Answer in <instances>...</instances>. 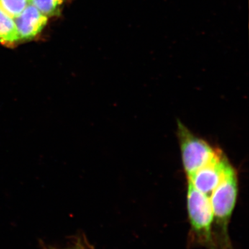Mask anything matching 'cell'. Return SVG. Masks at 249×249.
I'll list each match as a JSON object with an SVG mask.
<instances>
[{
	"instance_id": "4",
	"label": "cell",
	"mask_w": 249,
	"mask_h": 249,
	"mask_svg": "<svg viewBox=\"0 0 249 249\" xmlns=\"http://www.w3.org/2000/svg\"><path fill=\"white\" fill-rule=\"evenodd\" d=\"M233 168L227 156L222 152L213 160L188 178V181L197 191L210 196Z\"/></svg>"
},
{
	"instance_id": "5",
	"label": "cell",
	"mask_w": 249,
	"mask_h": 249,
	"mask_svg": "<svg viewBox=\"0 0 249 249\" xmlns=\"http://www.w3.org/2000/svg\"><path fill=\"white\" fill-rule=\"evenodd\" d=\"M14 19L18 36L22 40L35 37L45 28L47 22V16L31 3Z\"/></svg>"
},
{
	"instance_id": "8",
	"label": "cell",
	"mask_w": 249,
	"mask_h": 249,
	"mask_svg": "<svg viewBox=\"0 0 249 249\" xmlns=\"http://www.w3.org/2000/svg\"><path fill=\"white\" fill-rule=\"evenodd\" d=\"M29 4V0H0V9L14 19L18 17Z\"/></svg>"
},
{
	"instance_id": "7",
	"label": "cell",
	"mask_w": 249,
	"mask_h": 249,
	"mask_svg": "<svg viewBox=\"0 0 249 249\" xmlns=\"http://www.w3.org/2000/svg\"><path fill=\"white\" fill-rule=\"evenodd\" d=\"M64 0H31V4L36 6L46 16H55L59 15Z\"/></svg>"
},
{
	"instance_id": "1",
	"label": "cell",
	"mask_w": 249,
	"mask_h": 249,
	"mask_svg": "<svg viewBox=\"0 0 249 249\" xmlns=\"http://www.w3.org/2000/svg\"><path fill=\"white\" fill-rule=\"evenodd\" d=\"M238 196V177L233 168L222 182L219 183L210 196L214 231L218 242L224 249H228L229 244L228 226L235 209Z\"/></svg>"
},
{
	"instance_id": "9",
	"label": "cell",
	"mask_w": 249,
	"mask_h": 249,
	"mask_svg": "<svg viewBox=\"0 0 249 249\" xmlns=\"http://www.w3.org/2000/svg\"><path fill=\"white\" fill-rule=\"evenodd\" d=\"M29 3L31 2V0H29Z\"/></svg>"
},
{
	"instance_id": "2",
	"label": "cell",
	"mask_w": 249,
	"mask_h": 249,
	"mask_svg": "<svg viewBox=\"0 0 249 249\" xmlns=\"http://www.w3.org/2000/svg\"><path fill=\"white\" fill-rule=\"evenodd\" d=\"M178 136L183 170L187 178L210 163L222 152L193 134L179 121L178 122Z\"/></svg>"
},
{
	"instance_id": "6",
	"label": "cell",
	"mask_w": 249,
	"mask_h": 249,
	"mask_svg": "<svg viewBox=\"0 0 249 249\" xmlns=\"http://www.w3.org/2000/svg\"><path fill=\"white\" fill-rule=\"evenodd\" d=\"M19 40L14 19L0 9V42L13 45Z\"/></svg>"
},
{
	"instance_id": "3",
	"label": "cell",
	"mask_w": 249,
	"mask_h": 249,
	"mask_svg": "<svg viewBox=\"0 0 249 249\" xmlns=\"http://www.w3.org/2000/svg\"><path fill=\"white\" fill-rule=\"evenodd\" d=\"M187 208L193 233L201 244L214 247L212 228L213 213L210 197L188 181Z\"/></svg>"
}]
</instances>
